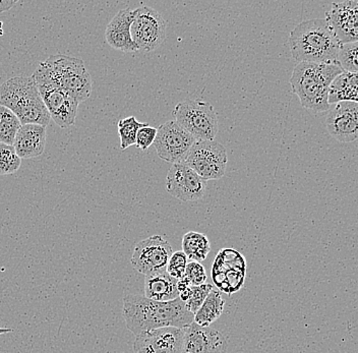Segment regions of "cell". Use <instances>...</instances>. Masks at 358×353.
<instances>
[{"label":"cell","instance_id":"obj_1","mask_svg":"<svg viewBox=\"0 0 358 353\" xmlns=\"http://www.w3.org/2000/svg\"><path fill=\"white\" fill-rule=\"evenodd\" d=\"M122 316L127 329L136 336L161 328L183 329L194 323V315L179 297L161 303L145 296L129 294L123 298Z\"/></svg>","mask_w":358,"mask_h":353},{"label":"cell","instance_id":"obj_2","mask_svg":"<svg viewBox=\"0 0 358 353\" xmlns=\"http://www.w3.org/2000/svg\"><path fill=\"white\" fill-rule=\"evenodd\" d=\"M289 46L292 57L299 64H336L342 45L326 19H313L293 29Z\"/></svg>","mask_w":358,"mask_h":353},{"label":"cell","instance_id":"obj_3","mask_svg":"<svg viewBox=\"0 0 358 353\" xmlns=\"http://www.w3.org/2000/svg\"><path fill=\"white\" fill-rule=\"evenodd\" d=\"M342 73H344V69L339 62H301L293 69L290 79L291 89L299 98L304 108L315 113H324L331 109L329 104L331 84Z\"/></svg>","mask_w":358,"mask_h":353},{"label":"cell","instance_id":"obj_4","mask_svg":"<svg viewBox=\"0 0 358 353\" xmlns=\"http://www.w3.org/2000/svg\"><path fill=\"white\" fill-rule=\"evenodd\" d=\"M0 106L10 109L22 124L47 127L50 115L32 77L11 78L0 85Z\"/></svg>","mask_w":358,"mask_h":353},{"label":"cell","instance_id":"obj_5","mask_svg":"<svg viewBox=\"0 0 358 353\" xmlns=\"http://www.w3.org/2000/svg\"><path fill=\"white\" fill-rule=\"evenodd\" d=\"M37 73L75 98L86 101L92 94L91 75L80 58L67 55H51L39 64Z\"/></svg>","mask_w":358,"mask_h":353},{"label":"cell","instance_id":"obj_6","mask_svg":"<svg viewBox=\"0 0 358 353\" xmlns=\"http://www.w3.org/2000/svg\"><path fill=\"white\" fill-rule=\"evenodd\" d=\"M172 115L196 140L214 141L218 134V116L210 103L185 99L176 105Z\"/></svg>","mask_w":358,"mask_h":353},{"label":"cell","instance_id":"obj_7","mask_svg":"<svg viewBox=\"0 0 358 353\" xmlns=\"http://www.w3.org/2000/svg\"><path fill=\"white\" fill-rule=\"evenodd\" d=\"M225 147L215 141L196 140L183 164L190 167L205 180H221L227 167Z\"/></svg>","mask_w":358,"mask_h":353},{"label":"cell","instance_id":"obj_8","mask_svg":"<svg viewBox=\"0 0 358 353\" xmlns=\"http://www.w3.org/2000/svg\"><path fill=\"white\" fill-rule=\"evenodd\" d=\"M32 78L37 85L51 120H55V124L62 129L75 124L80 103L66 91L45 79L37 71H35Z\"/></svg>","mask_w":358,"mask_h":353},{"label":"cell","instance_id":"obj_9","mask_svg":"<svg viewBox=\"0 0 358 353\" xmlns=\"http://www.w3.org/2000/svg\"><path fill=\"white\" fill-rule=\"evenodd\" d=\"M167 22L154 8L141 6L134 8L131 35L138 50L151 52L162 45L166 38Z\"/></svg>","mask_w":358,"mask_h":353},{"label":"cell","instance_id":"obj_10","mask_svg":"<svg viewBox=\"0 0 358 353\" xmlns=\"http://www.w3.org/2000/svg\"><path fill=\"white\" fill-rule=\"evenodd\" d=\"M211 273L215 285L224 294L231 296L245 285V257L234 249L221 250L213 263Z\"/></svg>","mask_w":358,"mask_h":353},{"label":"cell","instance_id":"obj_11","mask_svg":"<svg viewBox=\"0 0 358 353\" xmlns=\"http://www.w3.org/2000/svg\"><path fill=\"white\" fill-rule=\"evenodd\" d=\"M196 141L176 120H169L157 129L154 145L159 158L176 164L183 162Z\"/></svg>","mask_w":358,"mask_h":353},{"label":"cell","instance_id":"obj_12","mask_svg":"<svg viewBox=\"0 0 358 353\" xmlns=\"http://www.w3.org/2000/svg\"><path fill=\"white\" fill-rule=\"evenodd\" d=\"M172 254L167 240L161 236H153L136 243L131 262L138 273L149 276L166 271Z\"/></svg>","mask_w":358,"mask_h":353},{"label":"cell","instance_id":"obj_13","mask_svg":"<svg viewBox=\"0 0 358 353\" xmlns=\"http://www.w3.org/2000/svg\"><path fill=\"white\" fill-rule=\"evenodd\" d=\"M207 180L183 163L172 164L166 176V189L181 202H196L203 198Z\"/></svg>","mask_w":358,"mask_h":353},{"label":"cell","instance_id":"obj_14","mask_svg":"<svg viewBox=\"0 0 358 353\" xmlns=\"http://www.w3.org/2000/svg\"><path fill=\"white\" fill-rule=\"evenodd\" d=\"M185 331L167 327L142 333L136 337L134 353H182Z\"/></svg>","mask_w":358,"mask_h":353},{"label":"cell","instance_id":"obj_15","mask_svg":"<svg viewBox=\"0 0 358 353\" xmlns=\"http://www.w3.org/2000/svg\"><path fill=\"white\" fill-rule=\"evenodd\" d=\"M326 20L341 45L358 42V0L334 2Z\"/></svg>","mask_w":358,"mask_h":353},{"label":"cell","instance_id":"obj_16","mask_svg":"<svg viewBox=\"0 0 358 353\" xmlns=\"http://www.w3.org/2000/svg\"><path fill=\"white\" fill-rule=\"evenodd\" d=\"M326 127L331 136L342 143L358 138V103L339 102L329 110Z\"/></svg>","mask_w":358,"mask_h":353},{"label":"cell","instance_id":"obj_17","mask_svg":"<svg viewBox=\"0 0 358 353\" xmlns=\"http://www.w3.org/2000/svg\"><path fill=\"white\" fill-rule=\"evenodd\" d=\"M185 331L182 353H227L228 343L222 333L192 323Z\"/></svg>","mask_w":358,"mask_h":353},{"label":"cell","instance_id":"obj_18","mask_svg":"<svg viewBox=\"0 0 358 353\" xmlns=\"http://www.w3.org/2000/svg\"><path fill=\"white\" fill-rule=\"evenodd\" d=\"M134 19V10L123 8L111 20L105 31V38L112 48L122 52H134L138 50L131 35V26Z\"/></svg>","mask_w":358,"mask_h":353},{"label":"cell","instance_id":"obj_19","mask_svg":"<svg viewBox=\"0 0 358 353\" xmlns=\"http://www.w3.org/2000/svg\"><path fill=\"white\" fill-rule=\"evenodd\" d=\"M46 146V127L22 124L15 136L13 148L21 159H32L44 153Z\"/></svg>","mask_w":358,"mask_h":353},{"label":"cell","instance_id":"obj_20","mask_svg":"<svg viewBox=\"0 0 358 353\" xmlns=\"http://www.w3.org/2000/svg\"><path fill=\"white\" fill-rule=\"evenodd\" d=\"M178 282L167 271L145 276V296L161 303L174 301L179 297Z\"/></svg>","mask_w":358,"mask_h":353},{"label":"cell","instance_id":"obj_21","mask_svg":"<svg viewBox=\"0 0 358 353\" xmlns=\"http://www.w3.org/2000/svg\"><path fill=\"white\" fill-rule=\"evenodd\" d=\"M358 103V73L344 71L338 75L329 90V104L339 102Z\"/></svg>","mask_w":358,"mask_h":353},{"label":"cell","instance_id":"obj_22","mask_svg":"<svg viewBox=\"0 0 358 353\" xmlns=\"http://www.w3.org/2000/svg\"><path fill=\"white\" fill-rule=\"evenodd\" d=\"M225 308V301L219 290L213 289L203 301L198 312L194 314V322L201 327H209L220 318Z\"/></svg>","mask_w":358,"mask_h":353},{"label":"cell","instance_id":"obj_23","mask_svg":"<svg viewBox=\"0 0 358 353\" xmlns=\"http://www.w3.org/2000/svg\"><path fill=\"white\" fill-rule=\"evenodd\" d=\"M211 251L209 238L200 232L189 231L183 236L182 252L189 260L194 262H203Z\"/></svg>","mask_w":358,"mask_h":353},{"label":"cell","instance_id":"obj_24","mask_svg":"<svg viewBox=\"0 0 358 353\" xmlns=\"http://www.w3.org/2000/svg\"><path fill=\"white\" fill-rule=\"evenodd\" d=\"M22 122L13 111L0 106V143L13 146L15 136L21 129Z\"/></svg>","mask_w":358,"mask_h":353},{"label":"cell","instance_id":"obj_25","mask_svg":"<svg viewBox=\"0 0 358 353\" xmlns=\"http://www.w3.org/2000/svg\"><path fill=\"white\" fill-rule=\"evenodd\" d=\"M213 289L214 287L210 283H205L200 286L192 285L189 289L179 294V298L185 303L187 310L194 316Z\"/></svg>","mask_w":358,"mask_h":353},{"label":"cell","instance_id":"obj_26","mask_svg":"<svg viewBox=\"0 0 358 353\" xmlns=\"http://www.w3.org/2000/svg\"><path fill=\"white\" fill-rule=\"evenodd\" d=\"M148 124L140 122L134 116L123 118L118 122V135L120 138V148L124 151L129 147L136 145V135L142 127Z\"/></svg>","mask_w":358,"mask_h":353},{"label":"cell","instance_id":"obj_27","mask_svg":"<svg viewBox=\"0 0 358 353\" xmlns=\"http://www.w3.org/2000/svg\"><path fill=\"white\" fill-rule=\"evenodd\" d=\"M21 165L22 159L13 146L0 143V175L15 173Z\"/></svg>","mask_w":358,"mask_h":353},{"label":"cell","instance_id":"obj_28","mask_svg":"<svg viewBox=\"0 0 358 353\" xmlns=\"http://www.w3.org/2000/svg\"><path fill=\"white\" fill-rule=\"evenodd\" d=\"M338 62L344 71L358 73V42L342 45Z\"/></svg>","mask_w":358,"mask_h":353},{"label":"cell","instance_id":"obj_29","mask_svg":"<svg viewBox=\"0 0 358 353\" xmlns=\"http://www.w3.org/2000/svg\"><path fill=\"white\" fill-rule=\"evenodd\" d=\"M187 260L189 259L185 256V252L178 251L173 252L170 257L169 262H168L166 271L170 276L173 277L176 280L182 278L185 275L187 270Z\"/></svg>","mask_w":358,"mask_h":353},{"label":"cell","instance_id":"obj_30","mask_svg":"<svg viewBox=\"0 0 358 353\" xmlns=\"http://www.w3.org/2000/svg\"><path fill=\"white\" fill-rule=\"evenodd\" d=\"M185 276L189 279L190 284L192 286L203 285L207 281L205 267L201 263L194 262V261L187 263Z\"/></svg>","mask_w":358,"mask_h":353},{"label":"cell","instance_id":"obj_31","mask_svg":"<svg viewBox=\"0 0 358 353\" xmlns=\"http://www.w3.org/2000/svg\"><path fill=\"white\" fill-rule=\"evenodd\" d=\"M157 136V129L150 127L149 124L142 127L136 135V148L145 151L154 144Z\"/></svg>","mask_w":358,"mask_h":353},{"label":"cell","instance_id":"obj_32","mask_svg":"<svg viewBox=\"0 0 358 353\" xmlns=\"http://www.w3.org/2000/svg\"><path fill=\"white\" fill-rule=\"evenodd\" d=\"M190 286H192V284H190L189 279H187V277L183 276L182 278L179 279L178 282V289L179 294H182V292H185V290L189 289Z\"/></svg>","mask_w":358,"mask_h":353},{"label":"cell","instance_id":"obj_33","mask_svg":"<svg viewBox=\"0 0 358 353\" xmlns=\"http://www.w3.org/2000/svg\"><path fill=\"white\" fill-rule=\"evenodd\" d=\"M17 3V1H13V0H8V1H4V0H0V13L6 12V10H10L11 8H13L15 4Z\"/></svg>","mask_w":358,"mask_h":353},{"label":"cell","instance_id":"obj_34","mask_svg":"<svg viewBox=\"0 0 358 353\" xmlns=\"http://www.w3.org/2000/svg\"><path fill=\"white\" fill-rule=\"evenodd\" d=\"M13 332V329H8V328H0V335L8 334V333Z\"/></svg>","mask_w":358,"mask_h":353},{"label":"cell","instance_id":"obj_35","mask_svg":"<svg viewBox=\"0 0 358 353\" xmlns=\"http://www.w3.org/2000/svg\"><path fill=\"white\" fill-rule=\"evenodd\" d=\"M3 35V24L2 22H0V36Z\"/></svg>","mask_w":358,"mask_h":353}]
</instances>
